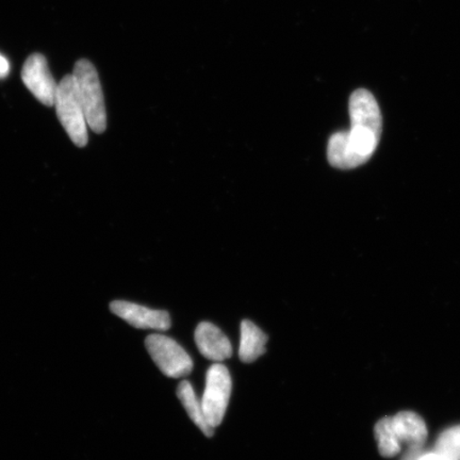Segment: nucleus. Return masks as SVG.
<instances>
[{"mask_svg": "<svg viewBox=\"0 0 460 460\" xmlns=\"http://www.w3.org/2000/svg\"><path fill=\"white\" fill-rule=\"evenodd\" d=\"M111 310L136 329L165 332L172 326L171 316L164 310L149 309L126 301H113Z\"/></svg>", "mask_w": 460, "mask_h": 460, "instance_id": "nucleus-7", "label": "nucleus"}, {"mask_svg": "<svg viewBox=\"0 0 460 460\" xmlns=\"http://www.w3.org/2000/svg\"><path fill=\"white\" fill-rule=\"evenodd\" d=\"M194 337L195 343L205 358L221 362L232 358L233 347L226 333L209 322H201L195 330Z\"/></svg>", "mask_w": 460, "mask_h": 460, "instance_id": "nucleus-9", "label": "nucleus"}, {"mask_svg": "<svg viewBox=\"0 0 460 460\" xmlns=\"http://www.w3.org/2000/svg\"><path fill=\"white\" fill-rule=\"evenodd\" d=\"M433 451L441 460H460V425L446 429L437 439Z\"/></svg>", "mask_w": 460, "mask_h": 460, "instance_id": "nucleus-13", "label": "nucleus"}, {"mask_svg": "<svg viewBox=\"0 0 460 460\" xmlns=\"http://www.w3.org/2000/svg\"><path fill=\"white\" fill-rule=\"evenodd\" d=\"M268 336L250 320H243L241 323V342L239 358L244 364L254 362L261 356L266 354Z\"/></svg>", "mask_w": 460, "mask_h": 460, "instance_id": "nucleus-10", "label": "nucleus"}, {"mask_svg": "<svg viewBox=\"0 0 460 460\" xmlns=\"http://www.w3.org/2000/svg\"><path fill=\"white\" fill-rule=\"evenodd\" d=\"M350 128L330 137L327 159L333 168L350 170L365 164L376 151L383 119L376 97L366 89L356 90L349 103Z\"/></svg>", "mask_w": 460, "mask_h": 460, "instance_id": "nucleus-1", "label": "nucleus"}, {"mask_svg": "<svg viewBox=\"0 0 460 460\" xmlns=\"http://www.w3.org/2000/svg\"><path fill=\"white\" fill-rule=\"evenodd\" d=\"M424 453L423 447L411 448L401 460H418Z\"/></svg>", "mask_w": 460, "mask_h": 460, "instance_id": "nucleus-14", "label": "nucleus"}, {"mask_svg": "<svg viewBox=\"0 0 460 460\" xmlns=\"http://www.w3.org/2000/svg\"><path fill=\"white\" fill-rule=\"evenodd\" d=\"M177 396L181 402L183 408H185L190 419L203 431L206 437L211 438L215 435V429L211 428L208 422H207L203 408H201V402L198 400L197 395H195L191 384L188 381H182L178 385Z\"/></svg>", "mask_w": 460, "mask_h": 460, "instance_id": "nucleus-11", "label": "nucleus"}, {"mask_svg": "<svg viewBox=\"0 0 460 460\" xmlns=\"http://www.w3.org/2000/svg\"><path fill=\"white\" fill-rule=\"evenodd\" d=\"M55 107L58 119L75 146H85L88 144V123L72 75H66L58 84Z\"/></svg>", "mask_w": 460, "mask_h": 460, "instance_id": "nucleus-3", "label": "nucleus"}, {"mask_svg": "<svg viewBox=\"0 0 460 460\" xmlns=\"http://www.w3.org/2000/svg\"><path fill=\"white\" fill-rule=\"evenodd\" d=\"M374 431H376L378 451L382 456L391 458L399 456L402 447L391 428L390 417L379 420Z\"/></svg>", "mask_w": 460, "mask_h": 460, "instance_id": "nucleus-12", "label": "nucleus"}, {"mask_svg": "<svg viewBox=\"0 0 460 460\" xmlns=\"http://www.w3.org/2000/svg\"><path fill=\"white\" fill-rule=\"evenodd\" d=\"M22 79L40 102L48 107L55 106L58 84L43 55L33 54L28 57L22 66Z\"/></svg>", "mask_w": 460, "mask_h": 460, "instance_id": "nucleus-6", "label": "nucleus"}, {"mask_svg": "<svg viewBox=\"0 0 460 460\" xmlns=\"http://www.w3.org/2000/svg\"><path fill=\"white\" fill-rule=\"evenodd\" d=\"M391 428H393L395 438L402 447H423L428 439V427L424 420L413 411H401L395 416L390 417Z\"/></svg>", "mask_w": 460, "mask_h": 460, "instance_id": "nucleus-8", "label": "nucleus"}, {"mask_svg": "<svg viewBox=\"0 0 460 460\" xmlns=\"http://www.w3.org/2000/svg\"><path fill=\"white\" fill-rule=\"evenodd\" d=\"M72 76L86 123L96 134H102L107 128V112L99 73L89 60L82 59L75 65Z\"/></svg>", "mask_w": 460, "mask_h": 460, "instance_id": "nucleus-2", "label": "nucleus"}, {"mask_svg": "<svg viewBox=\"0 0 460 460\" xmlns=\"http://www.w3.org/2000/svg\"><path fill=\"white\" fill-rule=\"evenodd\" d=\"M10 71V66L7 59L3 55H0V78L7 76Z\"/></svg>", "mask_w": 460, "mask_h": 460, "instance_id": "nucleus-15", "label": "nucleus"}, {"mask_svg": "<svg viewBox=\"0 0 460 460\" xmlns=\"http://www.w3.org/2000/svg\"><path fill=\"white\" fill-rule=\"evenodd\" d=\"M418 460H441L438 456L434 451L431 452H425L422 454L421 456Z\"/></svg>", "mask_w": 460, "mask_h": 460, "instance_id": "nucleus-16", "label": "nucleus"}, {"mask_svg": "<svg viewBox=\"0 0 460 460\" xmlns=\"http://www.w3.org/2000/svg\"><path fill=\"white\" fill-rule=\"evenodd\" d=\"M146 347L153 361L165 376L181 378L190 376L192 372L191 358L172 339L154 333L146 338Z\"/></svg>", "mask_w": 460, "mask_h": 460, "instance_id": "nucleus-5", "label": "nucleus"}, {"mask_svg": "<svg viewBox=\"0 0 460 460\" xmlns=\"http://www.w3.org/2000/svg\"><path fill=\"white\" fill-rule=\"evenodd\" d=\"M232 377L226 366L215 364L206 376V387L201 399L204 416L211 428H217L223 421L232 394Z\"/></svg>", "mask_w": 460, "mask_h": 460, "instance_id": "nucleus-4", "label": "nucleus"}]
</instances>
